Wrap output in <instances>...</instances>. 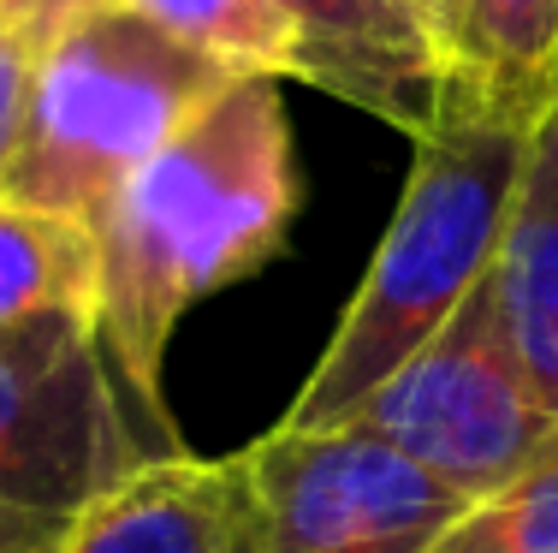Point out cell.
Segmentation results:
<instances>
[{
    "label": "cell",
    "mask_w": 558,
    "mask_h": 553,
    "mask_svg": "<svg viewBox=\"0 0 558 553\" xmlns=\"http://www.w3.org/2000/svg\"><path fill=\"white\" fill-rule=\"evenodd\" d=\"M279 84L268 72L232 77L96 220V339L149 458L184 453L161 393L184 310L274 262L303 208Z\"/></svg>",
    "instance_id": "1"
},
{
    "label": "cell",
    "mask_w": 558,
    "mask_h": 553,
    "mask_svg": "<svg viewBox=\"0 0 558 553\" xmlns=\"http://www.w3.org/2000/svg\"><path fill=\"white\" fill-rule=\"evenodd\" d=\"M529 131L535 120L511 113H440L422 131L404 196L368 256L363 286L279 429L310 434L351 423L368 393L404 358H416L451 322V310L494 274Z\"/></svg>",
    "instance_id": "2"
},
{
    "label": "cell",
    "mask_w": 558,
    "mask_h": 553,
    "mask_svg": "<svg viewBox=\"0 0 558 553\" xmlns=\"http://www.w3.org/2000/svg\"><path fill=\"white\" fill-rule=\"evenodd\" d=\"M232 65L191 48L137 7L84 12L31 65V96L0 196L96 227L161 143L220 96Z\"/></svg>",
    "instance_id": "3"
},
{
    "label": "cell",
    "mask_w": 558,
    "mask_h": 553,
    "mask_svg": "<svg viewBox=\"0 0 558 553\" xmlns=\"http://www.w3.org/2000/svg\"><path fill=\"white\" fill-rule=\"evenodd\" d=\"M351 423L398 446L470 506L517 482L558 441V417L535 393L505 327L494 274L451 310V322L416 358H404L368 393Z\"/></svg>",
    "instance_id": "4"
},
{
    "label": "cell",
    "mask_w": 558,
    "mask_h": 553,
    "mask_svg": "<svg viewBox=\"0 0 558 553\" xmlns=\"http://www.w3.org/2000/svg\"><path fill=\"white\" fill-rule=\"evenodd\" d=\"M89 310L0 327V506L77 518L143 465Z\"/></svg>",
    "instance_id": "5"
},
{
    "label": "cell",
    "mask_w": 558,
    "mask_h": 553,
    "mask_svg": "<svg viewBox=\"0 0 558 553\" xmlns=\"http://www.w3.org/2000/svg\"><path fill=\"white\" fill-rule=\"evenodd\" d=\"M262 553H428L470 500L380 434L274 429L244 446Z\"/></svg>",
    "instance_id": "6"
},
{
    "label": "cell",
    "mask_w": 558,
    "mask_h": 553,
    "mask_svg": "<svg viewBox=\"0 0 558 553\" xmlns=\"http://www.w3.org/2000/svg\"><path fill=\"white\" fill-rule=\"evenodd\" d=\"M291 31V77L410 137L440 108V36L416 0H274Z\"/></svg>",
    "instance_id": "7"
},
{
    "label": "cell",
    "mask_w": 558,
    "mask_h": 553,
    "mask_svg": "<svg viewBox=\"0 0 558 553\" xmlns=\"http://www.w3.org/2000/svg\"><path fill=\"white\" fill-rule=\"evenodd\" d=\"M54 553H262L244 453H161L65 524Z\"/></svg>",
    "instance_id": "8"
},
{
    "label": "cell",
    "mask_w": 558,
    "mask_h": 553,
    "mask_svg": "<svg viewBox=\"0 0 558 553\" xmlns=\"http://www.w3.org/2000/svg\"><path fill=\"white\" fill-rule=\"evenodd\" d=\"M499 310L517 339V358L529 363V381L558 417V96L541 108L529 131L523 179H517L505 239L494 262Z\"/></svg>",
    "instance_id": "9"
},
{
    "label": "cell",
    "mask_w": 558,
    "mask_h": 553,
    "mask_svg": "<svg viewBox=\"0 0 558 553\" xmlns=\"http://www.w3.org/2000/svg\"><path fill=\"white\" fill-rule=\"evenodd\" d=\"M558 96V0H470L446 43L440 113L541 120Z\"/></svg>",
    "instance_id": "10"
},
{
    "label": "cell",
    "mask_w": 558,
    "mask_h": 553,
    "mask_svg": "<svg viewBox=\"0 0 558 553\" xmlns=\"http://www.w3.org/2000/svg\"><path fill=\"white\" fill-rule=\"evenodd\" d=\"M96 227L0 196V327L48 310L96 315Z\"/></svg>",
    "instance_id": "11"
},
{
    "label": "cell",
    "mask_w": 558,
    "mask_h": 553,
    "mask_svg": "<svg viewBox=\"0 0 558 553\" xmlns=\"http://www.w3.org/2000/svg\"><path fill=\"white\" fill-rule=\"evenodd\" d=\"M119 7L149 12L172 36L215 55L232 72L291 77V31L274 0H119Z\"/></svg>",
    "instance_id": "12"
},
{
    "label": "cell",
    "mask_w": 558,
    "mask_h": 553,
    "mask_svg": "<svg viewBox=\"0 0 558 553\" xmlns=\"http://www.w3.org/2000/svg\"><path fill=\"white\" fill-rule=\"evenodd\" d=\"M428 553H558V441L517 482L475 500Z\"/></svg>",
    "instance_id": "13"
},
{
    "label": "cell",
    "mask_w": 558,
    "mask_h": 553,
    "mask_svg": "<svg viewBox=\"0 0 558 553\" xmlns=\"http://www.w3.org/2000/svg\"><path fill=\"white\" fill-rule=\"evenodd\" d=\"M31 65L36 48L0 19V184H7L12 149H19V125H24V96H31Z\"/></svg>",
    "instance_id": "14"
},
{
    "label": "cell",
    "mask_w": 558,
    "mask_h": 553,
    "mask_svg": "<svg viewBox=\"0 0 558 553\" xmlns=\"http://www.w3.org/2000/svg\"><path fill=\"white\" fill-rule=\"evenodd\" d=\"M96 7H108V0H0V19H7L12 31L43 55L65 24H77L84 12H96Z\"/></svg>",
    "instance_id": "15"
},
{
    "label": "cell",
    "mask_w": 558,
    "mask_h": 553,
    "mask_svg": "<svg viewBox=\"0 0 558 553\" xmlns=\"http://www.w3.org/2000/svg\"><path fill=\"white\" fill-rule=\"evenodd\" d=\"M65 524L72 518H48V512H24V506H0V553H54Z\"/></svg>",
    "instance_id": "16"
},
{
    "label": "cell",
    "mask_w": 558,
    "mask_h": 553,
    "mask_svg": "<svg viewBox=\"0 0 558 553\" xmlns=\"http://www.w3.org/2000/svg\"><path fill=\"white\" fill-rule=\"evenodd\" d=\"M422 12H428V24H434V36H440V60H446V43H451V31H458V19H463V7L470 0H416ZM446 77V72H440Z\"/></svg>",
    "instance_id": "17"
}]
</instances>
